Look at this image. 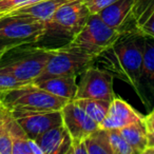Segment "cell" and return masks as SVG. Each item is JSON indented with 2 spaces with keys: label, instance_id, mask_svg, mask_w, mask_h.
Returning <instances> with one entry per match:
<instances>
[{
  "label": "cell",
  "instance_id": "cell-1",
  "mask_svg": "<svg viewBox=\"0 0 154 154\" xmlns=\"http://www.w3.org/2000/svg\"><path fill=\"white\" fill-rule=\"evenodd\" d=\"M145 51V36L135 30L124 34L96 57L110 73L134 90L138 87Z\"/></svg>",
  "mask_w": 154,
  "mask_h": 154
},
{
  "label": "cell",
  "instance_id": "cell-2",
  "mask_svg": "<svg viewBox=\"0 0 154 154\" xmlns=\"http://www.w3.org/2000/svg\"><path fill=\"white\" fill-rule=\"evenodd\" d=\"M54 49L19 45L11 49L0 60V73L11 75L21 82H34L45 70Z\"/></svg>",
  "mask_w": 154,
  "mask_h": 154
},
{
  "label": "cell",
  "instance_id": "cell-3",
  "mask_svg": "<svg viewBox=\"0 0 154 154\" xmlns=\"http://www.w3.org/2000/svg\"><path fill=\"white\" fill-rule=\"evenodd\" d=\"M70 99L56 96L52 93L38 88L34 84L3 93L2 103L9 110H24V111H59Z\"/></svg>",
  "mask_w": 154,
  "mask_h": 154
},
{
  "label": "cell",
  "instance_id": "cell-4",
  "mask_svg": "<svg viewBox=\"0 0 154 154\" xmlns=\"http://www.w3.org/2000/svg\"><path fill=\"white\" fill-rule=\"evenodd\" d=\"M126 31L113 29L106 24L97 14H91L86 24L73 36L66 45L82 50L95 57L111 47Z\"/></svg>",
  "mask_w": 154,
  "mask_h": 154
},
{
  "label": "cell",
  "instance_id": "cell-5",
  "mask_svg": "<svg viewBox=\"0 0 154 154\" xmlns=\"http://www.w3.org/2000/svg\"><path fill=\"white\" fill-rule=\"evenodd\" d=\"M48 31L47 23L30 17L15 15L0 17V41L15 48L38 42Z\"/></svg>",
  "mask_w": 154,
  "mask_h": 154
},
{
  "label": "cell",
  "instance_id": "cell-6",
  "mask_svg": "<svg viewBox=\"0 0 154 154\" xmlns=\"http://www.w3.org/2000/svg\"><path fill=\"white\" fill-rule=\"evenodd\" d=\"M96 57L82 50L66 45L59 49H54V53L48 61L42 74L37 78H45L59 75H78L88 66H92ZM36 80V79H35Z\"/></svg>",
  "mask_w": 154,
  "mask_h": 154
},
{
  "label": "cell",
  "instance_id": "cell-7",
  "mask_svg": "<svg viewBox=\"0 0 154 154\" xmlns=\"http://www.w3.org/2000/svg\"><path fill=\"white\" fill-rule=\"evenodd\" d=\"M114 76L106 69L90 66L82 72L77 84V92L74 99L95 98L112 101L115 97L113 90Z\"/></svg>",
  "mask_w": 154,
  "mask_h": 154
},
{
  "label": "cell",
  "instance_id": "cell-8",
  "mask_svg": "<svg viewBox=\"0 0 154 154\" xmlns=\"http://www.w3.org/2000/svg\"><path fill=\"white\" fill-rule=\"evenodd\" d=\"M11 112L30 139L37 138L45 131L62 125L61 110L48 112L12 110Z\"/></svg>",
  "mask_w": 154,
  "mask_h": 154
},
{
  "label": "cell",
  "instance_id": "cell-9",
  "mask_svg": "<svg viewBox=\"0 0 154 154\" xmlns=\"http://www.w3.org/2000/svg\"><path fill=\"white\" fill-rule=\"evenodd\" d=\"M90 15L84 0H71L58 9L48 29L55 28L74 36L86 24Z\"/></svg>",
  "mask_w": 154,
  "mask_h": 154
},
{
  "label": "cell",
  "instance_id": "cell-10",
  "mask_svg": "<svg viewBox=\"0 0 154 154\" xmlns=\"http://www.w3.org/2000/svg\"><path fill=\"white\" fill-rule=\"evenodd\" d=\"M62 124L71 135L72 141L86 140L99 129V124L93 120L74 100H70L61 109Z\"/></svg>",
  "mask_w": 154,
  "mask_h": 154
},
{
  "label": "cell",
  "instance_id": "cell-11",
  "mask_svg": "<svg viewBox=\"0 0 154 154\" xmlns=\"http://www.w3.org/2000/svg\"><path fill=\"white\" fill-rule=\"evenodd\" d=\"M143 105L154 108V38L145 36V51L138 87L135 90Z\"/></svg>",
  "mask_w": 154,
  "mask_h": 154
},
{
  "label": "cell",
  "instance_id": "cell-12",
  "mask_svg": "<svg viewBox=\"0 0 154 154\" xmlns=\"http://www.w3.org/2000/svg\"><path fill=\"white\" fill-rule=\"evenodd\" d=\"M143 122V116L141 114L135 111L124 99L115 96L110 103L108 115L99 124V128L105 130H119L128 125Z\"/></svg>",
  "mask_w": 154,
  "mask_h": 154
},
{
  "label": "cell",
  "instance_id": "cell-13",
  "mask_svg": "<svg viewBox=\"0 0 154 154\" xmlns=\"http://www.w3.org/2000/svg\"><path fill=\"white\" fill-rule=\"evenodd\" d=\"M35 141L43 154H69L72 145L71 135L63 124L45 131L35 138Z\"/></svg>",
  "mask_w": 154,
  "mask_h": 154
},
{
  "label": "cell",
  "instance_id": "cell-14",
  "mask_svg": "<svg viewBox=\"0 0 154 154\" xmlns=\"http://www.w3.org/2000/svg\"><path fill=\"white\" fill-rule=\"evenodd\" d=\"M33 84L38 88L52 93L56 96L73 100L76 96V75H59L50 76L34 80Z\"/></svg>",
  "mask_w": 154,
  "mask_h": 154
},
{
  "label": "cell",
  "instance_id": "cell-15",
  "mask_svg": "<svg viewBox=\"0 0 154 154\" xmlns=\"http://www.w3.org/2000/svg\"><path fill=\"white\" fill-rule=\"evenodd\" d=\"M133 30L154 38V0H136L131 13Z\"/></svg>",
  "mask_w": 154,
  "mask_h": 154
},
{
  "label": "cell",
  "instance_id": "cell-16",
  "mask_svg": "<svg viewBox=\"0 0 154 154\" xmlns=\"http://www.w3.org/2000/svg\"><path fill=\"white\" fill-rule=\"evenodd\" d=\"M135 0H116L97 15L109 26L124 31V26L130 19Z\"/></svg>",
  "mask_w": 154,
  "mask_h": 154
},
{
  "label": "cell",
  "instance_id": "cell-17",
  "mask_svg": "<svg viewBox=\"0 0 154 154\" xmlns=\"http://www.w3.org/2000/svg\"><path fill=\"white\" fill-rule=\"evenodd\" d=\"M69 1H71V0H42L38 3L11 12L7 15L30 17L35 20L45 22L49 26V23L53 19L54 15L58 11V9Z\"/></svg>",
  "mask_w": 154,
  "mask_h": 154
},
{
  "label": "cell",
  "instance_id": "cell-18",
  "mask_svg": "<svg viewBox=\"0 0 154 154\" xmlns=\"http://www.w3.org/2000/svg\"><path fill=\"white\" fill-rule=\"evenodd\" d=\"M119 131L135 153H146L148 149V137L143 122L128 125L119 129Z\"/></svg>",
  "mask_w": 154,
  "mask_h": 154
},
{
  "label": "cell",
  "instance_id": "cell-19",
  "mask_svg": "<svg viewBox=\"0 0 154 154\" xmlns=\"http://www.w3.org/2000/svg\"><path fill=\"white\" fill-rule=\"evenodd\" d=\"M8 128L13 145L12 154H32L30 148V138L12 114L8 120Z\"/></svg>",
  "mask_w": 154,
  "mask_h": 154
},
{
  "label": "cell",
  "instance_id": "cell-20",
  "mask_svg": "<svg viewBox=\"0 0 154 154\" xmlns=\"http://www.w3.org/2000/svg\"><path fill=\"white\" fill-rule=\"evenodd\" d=\"M73 100L97 124H100L108 115L111 103V101L95 98H77Z\"/></svg>",
  "mask_w": 154,
  "mask_h": 154
},
{
  "label": "cell",
  "instance_id": "cell-21",
  "mask_svg": "<svg viewBox=\"0 0 154 154\" xmlns=\"http://www.w3.org/2000/svg\"><path fill=\"white\" fill-rule=\"evenodd\" d=\"M88 154H113L108 139L107 130L99 128L86 138Z\"/></svg>",
  "mask_w": 154,
  "mask_h": 154
},
{
  "label": "cell",
  "instance_id": "cell-22",
  "mask_svg": "<svg viewBox=\"0 0 154 154\" xmlns=\"http://www.w3.org/2000/svg\"><path fill=\"white\" fill-rule=\"evenodd\" d=\"M12 112L3 103L0 105V154H12V138L8 128V120Z\"/></svg>",
  "mask_w": 154,
  "mask_h": 154
},
{
  "label": "cell",
  "instance_id": "cell-23",
  "mask_svg": "<svg viewBox=\"0 0 154 154\" xmlns=\"http://www.w3.org/2000/svg\"><path fill=\"white\" fill-rule=\"evenodd\" d=\"M108 139L113 154H134L128 141L125 139L119 130H107Z\"/></svg>",
  "mask_w": 154,
  "mask_h": 154
},
{
  "label": "cell",
  "instance_id": "cell-24",
  "mask_svg": "<svg viewBox=\"0 0 154 154\" xmlns=\"http://www.w3.org/2000/svg\"><path fill=\"white\" fill-rule=\"evenodd\" d=\"M40 1L42 0H0V17Z\"/></svg>",
  "mask_w": 154,
  "mask_h": 154
},
{
  "label": "cell",
  "instance_id": "cell-25",
  "mask_svg": "<svg viewBox=\"0 0 154 154\" xmlns=\"http://www.w3.org/2000/svg\"><path fill=\"white\" fill-rule=\"evenodd\" d=\"M143 122L148 137V149L146 153H154V108L147 116H143Z\"/></svg>",
  "mask_w": 154,
  "mask_h": 154
},
{
  "label": "cell",
  "instance_id": "cell-26",
  "mask_svg": "<svg viewBox=\"0 0 154 154\" xmlns=\"http://www.w3.org/2000/svg\"><path fill=\"white\" fill-rule=\"evenodd\" d=\"M29 84H32V82H21V80L16 79L15 77L11 76V75L0 73V92L1 93H5L7 91L13 90V89H17L20 88V87L26 86Z\"/></svg>",
  "mask_w": 154,
  "mask_h": 154
},
{
  "label": "cell",
  "instance_id": "cell-27",
  "mask_svg": "<svg viewBox=\"0 0 154 154\" xmlns=\"http://www.w3.org/2000/svg\"><path fill=\"white\" fill-rule=\"evenodd\" d=\"M115 1L116 0H84L90 14H98Z\"/></svg>",
  "mask_w": 154,
  "mask_h": 154
},
{
  "label": "cell",
  "instance_id": "cell-28",
  "mask_svg": "<svg viewBox=\"0 0 154 154\" xmlns=\"http://www.w3.org/2000/svg\"><path fill=\"white\" fill-rule=\"evenodd\" d=\"M69 154H88L87 147H86V141L85 140L72 141Z\"/></svg>",
  "mask_w": 154,
  "mask_h": 154
},
{
  "label": "cell",
  "instance_id": "cell-29",
  "mask_svg": "<svg viewBox=\"0 0 154 154\" xmlns=\"http://www.w3.org/2000/svg\"><path fill=\"white\" fill-rule=\"evenodd\" d=\"M30 148L32 154H43L42 150L38 146V143L35 141V139H30Z\"/></svg>",
  "mask_w": 154,
  "mask_h": 154
},
{
  "label": "cell",
  "instance_id": "cell-30",
  "mask_svg": "<svg viewBox=\"0 0 154 154\" xmlns=\"http://www.w3.org/2000/svg\"><path fill=\"white\" fill-rule=\"evenodd\" d=\"M13 45H8V43L3 42V41H0V60H1V58L3 57V55H5V53H7L8 51H10L11 49H13Z\"/></svg>",
  "mask_w": 154,
  "mask_h": 154
},
{
  "label": "cell",
  "instance_id": "cell-31",
  "mask_svg": "<svg viewBox=\"0 0 154 154\" xmlns=\"http://www.w3.org/2000/svg\"><path fill=\"white\" fill-rule=\"evenodd\" d=\"M2 99H3V93L0 92V105L2 103Z\"/></svg>",
  "mask_w": 154,
  "mask_h": 154
}]
</instances>
